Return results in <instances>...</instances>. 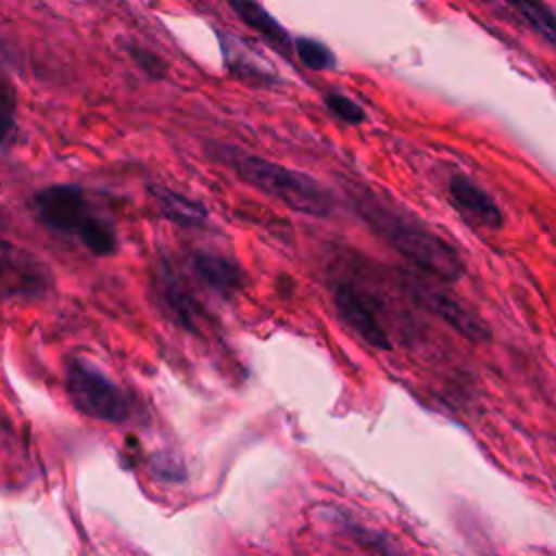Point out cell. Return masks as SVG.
<instances>
[{
	"label": "cell",
	"instance_id": "6da1fadb",
	"mask_svg": "<svg viewBox=\"0 0 556 556\" xmlns=\"http://www.w3.org/2000/svg\"><path fill=\"white\" fill-rule=\"evenodd\" d=\"M350 198L361 219L406 261L445 282L463 276V261L454 245L408 208L369 187H352Z\"/></svg>",
	"mask_w": 556,
	"mask_h": 556
},
{
	"label": "cell",
	"instance_id": "7a4b0ae2",
	"mask_svg": "<svg viewBox=\"0 0 556 556\" xmlns=\"http://www.w3.org/2000/svg\"><path fill=\"white\" fill-rule=\"evenodd\" d=\"M206 152L211 159L230 167L243 182L282 202L291 211L313 217H328L334 208L332 193L304 172L267 161L230 143H208Z\"/></svg>",
	"mask_w": 556,
	"mask_h": 556
},
{
	"label": "cell",
	"instance_id": "3957f363",
	"mask_svg": "<svg viewBox=\"0 0 556 556\" xmlns=\"http://www.w3.org/2000/svg\"><path fill=\"white\" fill-rule=\"evenodd\" d=\"M33 211L48 230L78 239L96 256H109L117 250L113 226L93 213L85 191L76 185H50L37 191Z\"/></svg>",
	"mask_w": 556,
	"mask_h": 556
},
{
	"label": "cell",
	"instance_id": "277c9868",
	"mask_svg": "<svg viewBox=\"0 0 556 556\" xmlns=\"http://www.w3.org/2000/svg\"><path fill=\"white\" fill-rule=\"evenodd\" d=\"M65 391L74 408L91 419L122 424L130 417L128 395L87 361L72 358L65 367Z\"/></svg>",
	"mask_w": 556,
	"mask_h": 556
},
{
	"label": "cell",
	"instance_id": "5b68a950",
	"mask_svg": "<svg viewBox=\"0 0 556 556\" xmlns=\"http://www.w3.org/2000/svg\"><path fill=\"white\" fill-rule=\"evenodd\" d=\"M50 287L46 265L24 250L0 241V291L11 298H39Z\"/></svg>",
	"mask_w": 556,
	"mask_h": 556
},
{
	"label": "cell",
	"instance_id": "8992f818",
	"mask_svg": "<svg viewBox=\"0 0 556 556\" xmlns=\"http://www.w3.org/2000/svg\"><path fill=\"white\" fill-rule=\"evenodd\" d=\"M332 304L339 319L369 348L391 350V339L380 324L374 306L352 285H339L332 291Z\"/></svg>",
	"mask_w": 556,
	"mask_h": 556
},
{
	"label": "cell",
	"instance_id": "52a82bcc",
	"mask_svg": "<svg viewBox=\"0 0 556 556\" xmlns=\"http://www.w3.org/2000/svg\"><path fill=\"white\" fill-rule=\"evenodd\" d=\"M447 198L456 213L476 228L497 230L504 224V215L495 200L465 174H452L447 180Z\"/></svg>",
	"mask_w": 556,
	"mask_h": 556
},
{
	"label": "cell",
	"instance_id": "ba28073f",
	"mask_svg": "<svg viewBox=\"0 0 556 556\" xmlns=\"http://www.w3.org/2000/svg\"><path fill=\"white\" fill-rule=\"evenodd\" d=\"M415 295L419 298V302L432 311L437 317H441L445 324H450L458 334H463L465 339L471 341H484L489 339V330L482 324L480 317H476L471 311H467L458 300H454L452 295L432 289V287H421L415 289Z\"/></svg>",
	"mask_w": 556,
	"mask_h": 556
},
{
	"label": "cell",
	"instance_id": "9c48e42d",
	"mask_svg": "<svg viewBox=\"0 0 556 556\" xmlns=\"http://www.w3.org/2000/svg\"><path fill=\"white\" fill-rule=\"evenodd\" d=\"M191 265L195 276L206 282L211 289L219 291L222 295H228L243 285V271L237 263L222 254L213 252H195L191 256Z\"/></svg>",
	"mask_w": 556,
	"mask_h": 556
},
{
	"label": "cell",
	"instance_id": "30bf717a",
	"mask_svg": "<svg viewBox=\"0 0 556 556\" xmlns=\"http://www.w3.org/2000/svg\"><path fill=\"white\" fill-rule=\"evenodd\" d=\"M150 193L161 211L163 217H167L169 222L178 224V226H187V228H200L206 224V208L202 204H198L195 200L176 193L167 187H150Z\"/></svg>",
	"mask_w": 556,
	"mask_h": 556
},
{
	"label": "cell",
	"instance_id": "8fae6325",
	"mask_svg": "<svg viewBox=\"0 0 556 556\" xmlns=\"http://www.w3.org/2000/svg\"><path fill=\"white\" fill-rule=\"evenodd\" d=\"M226 2L248 28H252L254 33H258L280 50L291 48L289 33L256 0H226Z\"/></svg>",
	"mask_w": 556,
	"mask_h": 556
},
{
	"label": "cell",
	"instance_id": "7c38bea8",
	"mask_svg": "<svg viewBox=\"0 0 556 556\" xmlns=\"http://www.w3.org/2000/svg\"><path fill=\"white\" fill-rule=\"evenodd\" d=\"M506 7H510L545 43L554 46L556 41V24L554 13L543 0H502Z\"/></svg>",
	"mask_w": 556,
	"mask_h": 556
},
{
	"label": "cell",
	"instance_id": "4fadbf2b",
	"mask_svg": "<svg viewBox=\"0 0 556 556\" xmlns=\"http://www.w3.org/2000/svg\"><path fill=\"white\" fill-rule=\"evenodd\" d=\"M163 287V300L167 304V308L172 311L174 319L178 324H182L187 330L195 328V306H193V298L182 289V285L176 280V276L167 274L161 280Z\"/></svg>",
	"mask_w": 556,
	"mask_h": 556
},
{
	"label": "cell",
	"instance_id": "5bb4252c",
	"mask_svg": "<svg viewBox=\"0 0 556 556\" xmlns=\"http://www.w3.org/2000/svg\"><path fill=\"white\" fill-rule=\"evenodd\" d=\"M298 59L302 61L304 67L313 70V72H324V70H332L337 65V59H334V52L319 39H313V37H295L291 41Z\"/></svg>",
	"mask_w": 556,
	"mask_h": 556
},
{
	"label": "cell",
	"instance_id": "9a60e30c",
	"mask_svg": "<svg viewBox=\"0 0 556 556\" xmlns=\"http://www.w3.org/2000/svg\"><path fill=\"white\" fill-rule=\"evenodd\" d=\"M219 41H222V50H224V63H226V67H228L230 74H235L237 78H241V80H245V83H265V80H269V76H265L263 70H258V65H254L252 61H248L245 54L237 52V50L230 46L228 37L219 35Z\"/></svg>",
	"mask_w": 556,
	"mask_h": 556
},
{
	"label": "cell",
	"instance_id": "2e32d148",
	"mask_svg": "<svg viewBox=\"0 0 556 556\" xmlns=\"http://www.w3.org/2000/svg\"><path fill=\"white\" fill-rule=\"evenodd\" d=\"M324 104H326L328 113H332L337 119H341L345 124L356 126V124L365 122V111L341 91H328L324 96Z\"/></svg>",
	"mask_w": 556,
	"mask_h": 556
},
{
	"label": "cell",
	"instance_id": "e0dca14e",
	"mask_svg": "<svg viewBox=\"0 0 556 556\" xmlns=\"http://www.w3.org/2000/svg\"><path fill=\"white\" fill-rule=\"evenodd\" d=\"M15 111H17L15 89L7 78L0 76V143L11 139L15 130Z\"/></svg>",
	"mask_w": 556,
	"mask_h": 556
},
{
	"label": "cell",
	"instance_id": "ac0fdd59",
	"mask_svg": "<svg viewBox=\"0 0 556 556\" xmlns=\"http://www.w3.org/2000/svg\"><path fill=\"white\" fill-rule=\"evenodd\" d=\"M128 54L132 59V63L148 76V78H154V80H161L167 76V63L152 50L143 48V46H137V43H130L128 46Z\"/></svg>",
	"mask_w": 556,
	"mask_h": 556
},
{
	"label": "cell",
	"instance_id": "d6986e66",
	"mask_svg": "<svg viewBox=\"0 0 556 556\" xmlns=\"http://www.w3.org/2000/svg\"><path fill=\"white\" fill-rule=\"evenodd\" d=\"M152 471L159 480H182L185 478V465L178 456H174L172 452H163V454H156L152 458Z\"/></svg>",
	"mask_w": 556,
	"mask_h": 556
}]
</instances>
